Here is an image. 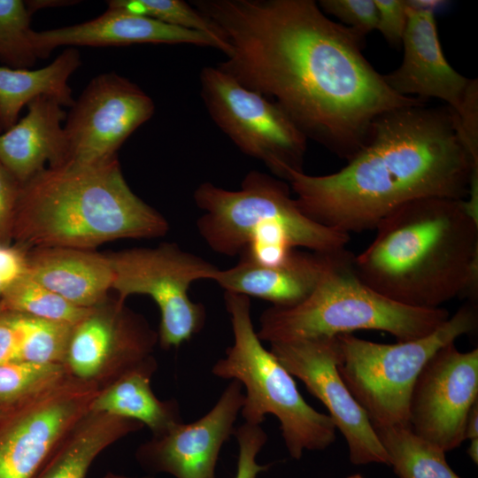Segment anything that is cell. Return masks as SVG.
Segmentation results:
<instances>
[{"label":"cell","mask_w":478,"mask_h":478,"mask_svg":"<svg viewBox=\"0 0 478 478\" xmlns=\"http://www.w3.org/2000/svg\"><path fill=\"white\" fill-rule=\"evenodd\" d=\"M228 44L218 67L275 103L305 134L349 161L382 114L427 100L404 96L362 53L365 36L313 0H194Z\"/></svg>","instance_id":"1"},{"label":"cell","mask_w":478,"mask_h":478,"mask_svg":"<svg viewBox=\"0 0 478 478\" xmlns=\"http://www.w3.org/2000/svg\"><path fill=\"white\" fill-rule=\"evenodd\" d=\"M478 180L453 111L410 105L373 123L365 145L338 172L288 178L308 218L347 233L375 229L392 212L424 198L464 200Z\"/></svg>","instance_id":"2"},{"label":"cell","mask_w":478,"mask_h":478,"mask_svg":"<svg viewBox=\"0 0 478 478\" xmlns=\"http://www.w3.org/2000/svg\"><path fill=\"white\" fill-rule=\"evenodd\" d=\"M375 229L374 239L353 261L367 286L414 308H440L462 295L477 304L478 218L465 200L412 201Z\"/></svg>","instance_id":"3"},{"label":"cell","mask_w":478,"mask_h":478,"mask_svg":"<svg viewBox=\"0 0 478 478\" xmlns=\"http://www.w3.org/2000/svg\"><path fill=\"white\" fill-rule=\"evenodd\" d=\"M166 218L128 186L118 158L46 167L21 185L12 226L25 248L94 251L119 239L156 238Z\"/></svg>","instance_id":"4"},{"label":"cell","mask_w":478,"mask_h":478,"mask_svg":"<svg viewBox=\"0 0 478 478\" xmlns=\"http://www.w3.org/2000/svg\"><path fill=\"white\" fill-rule=\"evenodd\" d=\"M354 254L336 251L311 294L289 307L270 306L259 317L257 335L270 343L356 330H379L397 341L423 337L443 324L449 312L396 303L367 286L354 268Z\"/></svg>","instance_id":"5"},{"label":"cell","mask_w":478,"mask_h":478,"mask_svg":"<svg viewBox=\"0 0 478 478\" xmlns=\"http://www.w3.org/2000/svg\"><path fill=\"white\" fill-rule=\"evenodd\" d=\"M224 300L234 342L212 373L245 389L240 412L244 422L261 425L266 414L274 415L289 454L297 460L305 451L330 446L336 437L333 420L304 399L293 376L262 345L251 320L250 297L225 291Z\"/></svg>","instance_id":"6"},{"label":"cell","mask_w":478,"mask_h":478,"mask_svg":"<svg viewBox=\"0 0 478 478\" xmlns=\"http://www.w3.org/2000/svg\"><path fill=\"white\" fill-rule=\"evenodd\" d=\"M477 326V304L469 302L420 338L380 343L339 335L337 370L373 427H409L410 396L422 367L439 349Z\"/></svg>","instance_id":"7"},{"label":"cell","mask_w":478,"mask_h":478,"mask_svg":"<svg viewBox=\"0 0 478 478\" xmlns=\"http://www.w3.org/2000/svg\"><path fill=\"white\" fill-rule=\"evenodd\" d=\"M194 201L204 214L197 227L216 253L240 255L250 238L271 227H281L292 235L296 247L329 253L344 249L350 235L308 218L281 179L251 171L241 189L228 190L203 182L194 191Z\"/></svg>","instance_id":"8"},{"label":"cell","mask_w":478,"mask_h":478,"mask_svg":"<svg viewBox=\"0 0 478 478\" xmlns=\"http://www.w3.org/2000/svg\"><path fill=\"white\" fill-rule=\"evenodd\" d=\"M106 256L113 273L112 289L120 303L138 294L150 297L157 304L164 348L179 347L203 328L204 306L190 299L189 289L197 281H214L220 271L217 266L170 243Z\"/></svg>","instance_id":"9"},{"label":"cell","mask_w":478,"mask_h":478,"mask_svg":"<svg viewBox=\"0 0 478 478\" xmlns=\"http://www.w3.org/2000/svg\"><path fill=\"white\" fill-rule=\"evenodd\" d=\"M200 87L210 117L243 153L281 180L304 172L307 137L275 103L218 66L202 68Z\"/></svg>","instance_id":"10"},{"label":"cell","mask_w":478,"mask_h":478,"mask_svg":"<svg viewBox=\"0 0 478 478\" xmlns=\"http://www.w3.org/2000/svg\"><path fill=\"white\" fill-rule=\"evenodd\" d=\"M154 112L152 99L128 79L113 72L96 76L66 114V162L91 165L116 158Z\"/></svg>","instance_id":"11"},{"label":"cell","mask_w":478,"mask_h":478,"mask_svg":"<svg viewBox=\"0 0 478 478\" xmlns=\"http://www.w3.org/2000/svg\"><path fill=\"white\" fill-rule=\"evenodd\" d=\"M270 351L326 406L335 428L346 441L352 464L389 466V457L371 421L338 373L337 336L273 343Z\"/></svg>","instance_id":"12"},{"label":"cell","mask_w":478,"mask_h":478,"mask_svg":"<svg viewBox=\"0 0 478 478\" xmlns=\"http://www.w3.org/2000/svg\"><path fill=\"white\" fill-rule=\"evenodd\" d=\"M478 401V348L460 351L451 343L420 372L410 396L408 425L448 452L464 441L471 407Z\"/></svg>","instance_id":"13"},{"label":"cell","mask_w":478,"mask_h":478,"mask_svg":"<svg viewBox=\"0 0 478 478\" xmlns=\"http://www.w3.org/2000/svg\"><path fill=\"white\" fill-rule=\"evenodd\" d=\"M243 399L242 384L231 380L204 415L173 426L145 446L141 459L152 469L175 478H216L221 447L234 436Z\"/></svg>","instance_id":"14"},{"label":"cell","mask_w":478,"mask_h":478,"mask_svg":"<svg viewBox=\"0 0 478 478\" xmlns=\"http://www.w3.org/2000/svg\"><path fill=\"white\" fill-rule=\"evenodd\" d=\"M406 2V0H405ZM401 45V65L383 74L386 83L404 96L440 99L459 112L472 80L458 73L445 58L435 13L410 6Z\"/></svg>","instance_id":"15"},{"label":"cell","mask_w":478,"mask_h":478,"mask_svg":"<svg viewBox=\"0 0 478 478\" xmlns=\"http://www.w3.org/2000/svg\"><path fill=\"white\" fill-rule=\"evenodd\" d=\"M32 41L39 58L49 57L60 46L107 47L135 43L193 44L212 47L225 55L227 48L217 39L193 30L166 25L155 19L107 8L86 22L55 29L33 31Z\"/></svg>","instance_id":"16"},{"label":"cell","mask_w":478,"mask_h":478,"mask_svg":"<svg viewBox=\"0 0 478 478\" xmlns=\"http://www.w3.org/2000/svg\"><path fill=\"white\" fill-rule=\"evenodd\" d=\"M27 114L0 133V163L22 185L47 167L66 162V112L54 97L41 96L27 105Z\"/></svg>","instance_id":"17"},{"label":"cell","mask_w":478,"mask_h":478,"mask_svg":"<svg viewBox=\"0 0 478 478\" xmlns=\"http://www.w3.org/2000/svg\"><path fill=\"white\" fill-rule=\"evenodd\" d=\"M24 274L83 308L104 303L113 279L106 254L64 247L30 249L25 252Z\"/></svg>","instance_id":"18"},{"label":"cell","mask_w":478,"mask_h":478,"mask_svg":"<svg viewBox=\"0 0 478 478\" xmlns=\"http://www.w3.org/2000/svg\"><path fill=\"white\" fill-rule=\"evenodd\" d=\"M335 252L294 250L283 264L274 266L240 258L234 266L220 269L214 281L226 292L261 298L274 306L289 307L311 294Z\"/></svg>","instance_id":"19"},{"label":"cell","mask_w":478,"mask_h":478,"mask_svg":"<svg viewBox=\"0 0 478 478\" xmlns=\"http://www.w3.org/2000/svg\"><path fill=\"white\" fill-rule=\"evenodd\" d=\"M106 300L73 328L66 359L79 377L96 375L117 351L141 358L156 340L144 325L124 314V303L117 299L110 310Z\"/></svg>","instance_id":"20"},{"label":"cell","mask_w":478,"mask_h":478,"mask_svg":"<svg viewBox=\"0 0 478 478\" xmlns=\"http://www.w3.org/2000/svg\"><path fill=\"white\" fill-rule=\"evenodd\" d=\"M74 403L52 402L13 422L0 435V478H34L75 413Z\"/></svg>","instance_id":"21"},{"label":"cell","mask_w":478,"mask_h":478,"mask_svg":"<svg viewBox=\"0 0 478 478\" xmlns=\"http://www.w3.org/2000/svg\"><path fill=\"white\" fill-rule=\"evenodd\" d=\"M76 48L65 49L51 63L39 68L0 66V126L3 132L19 120L21 109L41 96L57 99L62 106L74 102L68 84L81 66Z\"/></svg>","instance_id":"22"},{"label":"cell","mask_w":478,"mask_h":478,"mask_svg":"<svg viewBox=\"0 0 478 478\" xmlns=\"http://www.w3.org/2000/svg\"><path fill=\"white\" fill-rule=\"evenodd\" d=\"M147 366L132 370L100 395L92 409L115 418L128 419L145 424L160 436L182 422L175 401H159L150 385Z\"/></svg>","instance_id":"23"},{"label":"cell","mask_w":478,"mask_h":478,"mask_svg":"<svg viewBox=\"0 0 478 478\" xmlns=\"http://www.w3.org/2000/svg\"><path fill=\"white\" fill-rule=\"evenodd\" d=\"M399 478H461L449 466L445 451L409 427H374Z\"/></svg>","instance_id":"24"},{"label":"cell","mask_w":478,"mask_h":478,"mask_svg":"<svg viewBox=\"0 0 478 478\" xmlns=\"http://www.w3.org/2000/svg\"><path fill=\"white\" fill-rule=\"evenodd\" d=\"M6 312L76 325L92 308L73 305L25 274L14 280L1 296Z\"/></svg>","instance_id":"25"},{"label":"cell","mask_w":478,"mask_h":478,"mask_svg":"<svg viewBox=\"0 0 478 478\" xmlns=\"http://www.w3.org/2000/svg\"><path fill=\"white\" fill-rule=\"evenodd\" d=\"M19 334V361L60 364L75 325L8 312Z\"/></svg>","instance_id":"26"},{"label":"cell","mask_w":478,"mask_h":478,"mask_svg":"<svg viewBox=\"0 0 478 478\" xmlns=\"http://www.w3.org/2000/svg\"><path fill=\"white\" fill-rule=\"evenodd\" d=\"M134 425L121 422L110 428V424L95 423L82 430L49 465L39 478H85L99 452L115 436L132 429Z\"/></svg>","instance_id":"27"},{"label":"cell","mask_w":478,"mask_h":478,"mask_svg":"<svg viewBox=\"0 0 478 478\" xmlns=\"http://www.w3.org/2000/svg\"><path fill=\"white\" fill-rule=\"evenodd\" d=\"M107 6L166 25L206 34L222 42L229 50L219 27L191 4L182 0H111L107 1Z\"/></svg>","instance_id":"28"},{"label":"cell","mask_w":478,"mask_h":478,"mask_svg":"<svg viewBox=\"0 0 478 478\" xmlns=\"http://www.w3.org/2000/svg\"><path fill=\"white\" fill-rule=\"evenodd\" d=\"M33 13L26 1L0 0V59L12 68H29L38 58L32 41Z\"/></svg>","instance_id":"29"},{"label":"cell","mask_w":478,"mask_h":478,"mask_svg":"<svg viewBox=\"0 0 478 478\" xmlns=\"http://www.w3.org/2000/svg\"><path fill=\"white\" fill-rule=\"evenodd\" d=\"M60 364L15 361L0 365V402H12L44 389L60 379Z\"/></svg>","instance_id":"30"},{"label":"cell","mask_w":478,"mask_h":478,"mask_svg":"<svg viewBox=\"0 0 478 478\" xmlns=\"http://www.w3.org/2000/svg\"><path fill=\"white\" fill-rule=\"evenodd\" d=\"M318 4L324 13L336 17L343 25L364 36L377 28L374 0H321Z\"/></svg>","instance_id":"31"},{"label":"cell","mask_w":478,"mask_h":478,"mask_svg":"<svg viewBox=\"0 0 478 478\" xmlns=\"http://www.w3.org/2000/svg\"><path fill=\"white\" fill-rule=\"evenodd\" d=\"M234 436L238 445L236 473L234 478H257L268 466L257 462V456L268 440L261 425L243 423L235 428Z\"/></svg>","instance_id":"32"},{"label":"cell","mask_w":478,"mask_h":478,"mask_svg":"<svg viewBox=\"0 0 478 478\" xmlns=\"http://www.w3.org/2000/svg\"><path fill=\"white\" fill-rule=\"evenodd\" d=\"M378 12L377 28L391 46L399 47L407 23L405 0H374Z\"/></svg>","instance_id":"33"},{"label":"cell","mask_w":478,"mask_h":478,"mask_svg":"<svg viewBox=\"0 0 478 478\" xmlns=\"http://www.w3.org/2000/svg\"><path fill=\"white\" fill-rule=\"evenodd\" d=\"M21 184L0 163V243L12 236L15 209Z\"/></svg>","instance_id":"34"},{"label":"cell","mask_w":478,"mask_h":478,"mask_svg":"<svg viewBox=\"0 0 478 478\" xmlns=\"http://www.w3.org/2000/svg\"><path fill=\"white\" fill-rule=\"evenodd\" d=\"M19 361V334L8 312L0 315V365Z\"/></svg>","instance_id":"35"},{"label":"cell","mask_w":478,"mask_h":478,"mask_svg":"<svg viewBox=\"0 0 478 478\" xmlns=\"http://www.w3.org/2000/svg\"><path fill=\"white\" fill-rule=\"evenodd\" d=\"M464 439H478V401L471 407L465 426Z\"/></svg>","instance_id":"36"},{"label":"cell","mask_w":478,"mask_h":478,"mask_svg":"<svg viewBox=\"0 0 478 478\" xmlns=\"http://www.w3.org/2000/svg\"><path fill=\"white\" fill-rule=\"evenodd\" d=\"M69 3H75V1H62V0H33V1H26L27 6L29 9V11L34 13L35 12L38 11L39 9L46 8V7H55V6H62V5H67Z\"/></svg>","instance_id":"37"},{"label":"cell","mask_w":478,"mask_h":478,"mask_svg":"<svg viewBox=\"0 0 478 478\" xmlns=\"http://www.w3.org/2000/svg\"><path fill=\"white\" fill-rule=\"evenodd\" d=\"M406 3L413 8L429 11L434 13L436 10L446 4V2L442 0H406Z\"/></svg>","instance_id":"38"},{"label":"cell","mask_w":478,"mask_h":478,"mask_svg":"<svg viewBox=\"0 0 478 478\" xmlns=\"http://www.w3.org/2000/svg\"><path fill=\"white\" fill-rule=\"evenodd\" d=\"M466 453L472 461L477 465L478 464V439L471 440L470 444L466 450Z\"/></svg>","instance_id":"39"},{"label":"cell","mask_w":478,"mask_h":478,"mask_svg":"<svg viewBox=\"0 0 478 478\" xmlns=\"http://www.w3.org/2000/svg\"><path fill=\"white\" fill-rule=\"evenodd\" d=\"M12 282H9L6 280L0 277V296H2L4 294V292L5 291V289L8 288V286Z\"/></svg>","instance_id":"40"},{"label":"cell","mask_w":478,"mask_h":478,"mask_svg":"<svg viewBox=\"0 0 478 478\" xmlns=\"http://www.w3.org/2000/svg\"><path fill=\"white\" fill-rule=\"evenodd\" d=\"M4 312V309L1 304V301H0V315Z\"/></svg>","instance_id":"41"},{"label":"cell","mask_w":478,"mask_h":478,"mask_svg":"<svg viewBox=\"0 0 478 478\" xmlns=\"http://www.w3.org/2000/svg\"><path fill=\"white\" fill-rule=\"evenodd\" d=\"M347 478H357V474H351V475L348 476Z\"/></svg>","instance_id":"42"},{"label":"cell","mask_w":478,"mask_h":478,"mask_svg":"<svg viewBox=\"0 0 478 478\" xmlns=\"http://www.w3.org/2000/svg\"><path fill=\"white\" fill-rule=\"evenodd\" d=\"M357 478H364L361 474H357Z\"/></svg>","instance_id":"43"},{"label":"cell","mask_w":478,"mask_h":478,"mask_svg":"<svg viewBox=\"0 0 478 478\" xmlns=\"http://www.w3.org/2000/svg\"><path fill=\"white\" fill-rule=\"evenodd\" d=\"M112 478H124V477H117V476H113V477H112Z\"/></svg>","instance_id":"44"},{"label":"cell","mask_w":478,"mask_h":478,"mask_svg":"<svg viewBox=\"0 0 478 478\" xmlns=\"http://www.w3.org/2000/svg\"><path fill=\"white\" fill-rule=\"evenodd\" d=\"M2 132H3V129H2V127H1V126H0V133H2Z\"/></svg>","instance_id":"45"}]
</instances>
